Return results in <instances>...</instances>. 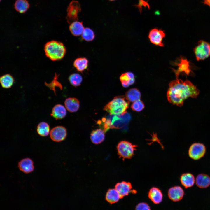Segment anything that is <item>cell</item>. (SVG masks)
I'll use <instances>...</instances> for the list:
<instances>
[{
	"label": "cell",
	"instance_id": "1",
	"mask_svg": "<svg viewBox=\"0 0 210 210\" xmlns=\"http://www.w3.org/2000/svg\"><path fill=\"white\" fill-rule=\"evenodd\" d=\"M167 92L168 101L174 105L180 107L184 101L189 97L196 98L199 90L190 81L176 79L171 81Z\"/></svg>",
	"mask_w": 210,
	"mask_h": 210
},
{
	"label": "cell",
	"instance_id": "2",
	"mask_svg": "<svg viewBox=\"0 0 210 210\" xmlns=\"http://www.w3.org/2000/svg\"><path fill=\"white\" fill-rule=\"evenodd\" d=\"M130 102L123 96L115 97L104 107V110L112 115L121 116L127 112Z\"/></svg>",
	"mask_w": 210,
	"mask_h": 210
},
{
	"label": "cell",
	"instance_id": "3",
	"mask_svg": "<svg viewBox=\"0 0 210 210\" xmlns=\"http://www.w3.org/2000/svg\"><path fill=\"white\" fill-rule=\"evenodd\" d=\"M44 50L46 56L54 61L62 59L66 52V48L63 44L55 40L47 42L44 46Z\"/></svg>",
	"mask_w": 210,
	"mask_h": 210
},
{
	"label": "cell",
	"instance_id": "4",
	"mask_svg": "<svg viewBox=\"0 0 210 210\" xmlns=\"http://www.w3.org/2000/svg\"><path fill=\"white\" fill-rule=\"evenodd\" d=\"M137 146L126 141H122L118 144L117 148L120 157L123 160L131 158L133 155Z\"/></svg>",
	"mask_w": 210,
	"mask_h": 210
},
{
	"label": "cell",
	"instance_id": "5",
	"mask_svg": "<svg viewBox=\"0 0 210 210\" xmlns=\"http://www.w3.org/2000/svg\"><path fill=\"white\" fill-rule=\"evenodd\" d=\"M194 51L197 61L204 60L210 55V44L203 40H200L194 48Z\"/></svg>",
	"mask_w": 210,
	"mask_h": 210
},
{
	"label": "cell",
	"instance_id": "6",
	"mask_svg": "<svg viewBox=\"0 0 210 210\" xmlns=\"http://www.w3.org/2000/svg\"><path fill=\"white\" fill-rule=\"evenodd\" d=\"M172 63L174 65L178 66L177 70L172 69L175 74L176 78H178L179 75L181 73H184L189 75L192 72L190 69L189 62L183 57H180Z\"/></svg>",
	"mask_w": 210,
	"mask_h": 210
},
{
	"label": "cell",
	"instance_id": "7",
	"mask_svg": "<svg viewBox=\"0 0 210 210\" xmlns=\"http://www.w3.org/2000/svg\"><path fill=\"white\" fill-rule=\"evenodd\" d=\"M81 11L79 3L77 1H73L70 2L67 9L66 18L68 22L71 24L78 20V15Z\"/></svg>",
	"mask_w": 210,
	"mask_h": 210
},
{
	"label": "cell",
	"instance_id": "8",
	"mask_svg": "<svg viewBox=\"0 0 210 210\" xmlns=\"http://www.w3.org/2000/svg\"><path fill=\"white\" fill-rule=\"evenodd\" d=\"M206 152L204 145L200 143H194L190 146L188 152L189 157L194 160H199L204 155Z\"/></svg>",
	"mask_w": 210,
	"mask_h": 210
},
{
	"label": "cell",
	"instance_id": "9",
	"mask_svg": "<svg viewBox=\"0 0 210 210\" xmlns=\"http://www.w3.org/2000/svg\"><path fill=\"white\" fill-rule=\"evenodd\" d=\"M164 31L157 28L151 29L149 32L148 38L153 44L160 46H164L162 40L165 37Z\"/></svg>",
	"mask_w": 210,
	"mask_h": 210
},
{
	"label": "cell",
	"instance_id": "10",
	"mask_svg": "<svg viewBox=\"0 0 210 210\" xmlns=\"http://www.w3.org/2000/svg\"><path fill=\"white\" fill-rule=\"evenodd\" d=\"M67 135L66 128L62 126H57L53 128L50 131V136L53 141L60 142L64 140Z\"/></svg>",
	"mask_w": 210,
	"mask_h": 210
},
{
	"label": "cell",
	"instance_id": "11",
	"mask_svg": "<svg viewBox=\"0 0 210 210\" xmlns=\"http://www.w3.org/2000/svg\"><path fill=\"white\" fill-rule=\"evenodd\" d=\"M184 192L182 188L180 186H176L170 188L168 192L169 199L174 202H178L183 198Z\"/></svg>",
	"mask_w": 210,
	"mask_h": 210
},
{
	"label": "cell",
	"instance_id": "12",
	"mask_svg": "<svg viewBox=\"0 0 210 210\" xmlns=\"http://www.w3.org/2000/svg\"><path fill=\"white\" fill-rule=\"evenodd\" d=\"M115 188L118 192L121 198L128 195L131 192H135L132 190V186L129 182L123 181L117 183L115 186Z\"/></svg>",
	"mask_w": 210,
	"mask_h": 210
},
{
	"label": "cell",
	"instance_id": "13",
	"mask_svg": "<svg viewBox=\"0 0 210 210\" xmlns=\"http://www.w3.org/2000/svg\"><path fill=\"white\" fill-rule=\"evenodd\" d=\"M18 166L19 169L25 174L31 173L34 169L33 161L29 158L22 159L18 162Z\"/></svg>",
	"mask_w": 210,
	"mask_h": 210
},
{
	"label": "cell",
	"instance_id": "14",
	"mask_svg": "<svg viewBox=\"0 0 210 210\" xmlns=\"http://www.w3.org/2000/svg\"><path fill=\"white\" fill-rule=\"evenodd\" d=\"M148 197L154 204H158L162 202L163 195L159 189L157 187H153L149 190Z\"/></svg>",
	"mask_w": 210,
	"mask_h": 210
},
{
	"label": "cell",
	"instance_id": "15",
	"mask_svg": "<svg viewBox=\"0 0 210 210\" xmlns=\"http://www.w3.org/2000/svg\"><path fill=\"white\" fill-rule=\"evenodd\" d=\"M66 114V111L64 107L60 104L55 105L52 108L51 116L56 120L64 118Z\"/></svg>",
	"mask_w": 210,
	"mask_h": 210
},
{
	"label": "cell",
	"instance_id": "16",
	"mask_svg": "<svg viewBox=\"0 0 210 210\" xmlns=\"http://www.w3.org/2000/svg\"><path fill=\"white\" fill-rule=\"evenodd\" d=\"M120 79L122 86L125 88L128 87L133 85L135 81L134 75L131 72L122 74L120 76Z\"/></svg>",
	"mask_w": 210,
	"mask_h": 210
},
{
	"label": "cell",
	"instance_id": "17",
	"mask_svg": "<svg viewBox=\"0 0 210 210\" xmlns=\"http://www.w3.org/2000/svg\"><path fill=\"white\" fill-rule=\"evenodd\" d=\"M64 105L66 109L71 112L77 111L80 107L79 100L73 97L66 99L64 102Z\"/></svg>",
	"mask_w": 210,
	"mask_h": 210
},
{
	"label": "cell",
	"instance_id": "18",
	"mask_svg": "<svg viewBox=\"0 0 210 210\" xmlns=\"http://www.w3.org/2000/svg\"><path fill=\"white\" fill-rule=\"evenodd\" d=\"M104 132L101 129L93 130L91 134L90 139L93 144H98L102 142L105 138Z\"/></svg>",
	"mask_w": 210,
	"mask_h": 210
},
{
	"label": "cell",
	"instance_id": "19",
	"mask_svg": "<svg viewBox=\"0 0 210 210\" xmlns=\"http://www.w3.org/2000/svg\"><path fill=\"white\" fill-rule=\"evenodd\" d=\"M195 182L198 187L202 188H206L210 185V177L205 174H200L197 176Z\"/></svg>",
	"mask_w": 210,
	"mask_h": 210
},
{
	"label": "cell",
	"instance_id": "20",
	"mask_svg": "<svg viewBox=\"0 0 210 210\" xmlns=\"http://www.w3.org/2000/svg\"><path fill=\"white\" fill-rule=\"evenodd\" d=\"M195 181L194 176L190 173H183L180 177L181 183L186 188L192 186L194 184Z\"/></svg>",
	"mask_w": 210,
	"mask_h": 210
},
{
	"label": "cell",
	"instance_id": "21",
	"mask_svg": "<svg viewBox=\"0 0 210 210\" xmlns=\"http://www.w3.org/2000/svg\"><path fill=\"white\" fill-rule=\"evenodd\" d=\"M85 28L82 22L76 21L70 24L69 29L72 34L75 36L82 34Z\"/></svg>",
	"mask_w": 210,
	"mask_h": 210
},
{
	"label": "cell",
	"instance_id": "22",
	"mask_svg": "<svg viewBox=\"0 0 210 210\" xmlns=\"http://www.w3.org/2000/svg\"><path fill=\"white\" fill-rule=\"evenodd\" d=\"M141 93L137 88H133L129 90L125 93V97L130 102H134L140 100Z\"/></svg>",
	"mask_w": 210,
	"mask_h": 210
},
{
	"label": "cell",
	"instance_id": "23",
	"mask_svg": "<svg viewBox=\"0 0 210 210\" xmlns=\"http://www.w3.org/2000/svg\"><path fill=\"white\" fill-rule=\"evenodd\" d=\"M121 198L120 195L115 188L109 189L106 195V199L111 203L117 202Z\"/></svg>",
	"mask_w": 210,
	"mask_h": 210
},
{
	"label": "cell",
	"instance_id": "24",
	"mask_svg": "<svg viewBox=\"0 0 210 210\" xmlns=\"http://www.w3.org/2000/svg\"><path fill=\"white\" fill-rule=\"evenodd\" d=\"M88 61L85 57L76 59L74 62V66L78 71L82 72L86 69L88 66Z\"/></svg>",
	"mask_w": 210,
	"mask_h": 210
},
{
	"label": "cell",
	"instance_id": "25",
	"mask_svg": "<svg viewBox=\"0 0 210 210\" xmlns=\"http://www.w3.org/2000/svg\"><path fill=\"white\" fill-rule=\"evenodd\" d=\"M0 82L2 88L8 89L11 88L13 86L14 79L11 75L6 74L1 76Z\"/></svg>",
	"mask_w": 210,
	"mask_h": 210
},
{
	"label": "cell",
	"instance_id": "26",
	"mask_svg": "<svg viewBox=\"0 0 210 210\" xmlns=\"http://www.w3.org/2000/svg\"><path fill=\"white\" fill-rule=\"evenodd\" d=\"M15 10L20 13L26 12L29 8L30 5L27 0H16L14 4Z\"/></svg>",
	"mask_w": 210,
	"mask_h": 210
},
{
	"label": "cell",
	"instance_id": "27",
	"mask_svg": "<svg viewBox=\"0 0 210 210\" xmlns=\"http://www.w3.org/2000/svg\"><path fill=\"white\" fill-rule=\"evenodd\" d=\"M37 132L40 136L44 137L48 135L50 133V127L47 123L44 122L39 123L37 126Z\"/></svg>",
	"mask_w": 210,
	"mask_h": 210
},
{
	"label": "cell",
	"instance_id": "28",
	"mask_svg": "<svg viewBox=\"0 0 210 210\" xmlns=\"http://www.w3.org/2000/svg\"><path fill=\"white\" fill-rule=\"evenodd\" d=\"M69 80L70 83L72 85L74 86H78L81 84L83 78L82 76L79 74L75 73L70 76Z\"/></svg>",
	"mask_w": 210,
	"mask_h": 210
},
{
	"label": "cell",
	"instance_id": "29",
	"mask_svg": "<svg viewBox=\"0 0 210 210\" xmlns=\"http://www.w3.org/2000/svg\"><path fill=\"white\" fill-rule=\"evenodd\" d=\"M81 36L83 39L88 41H92L95 37V34L94 32L89 28H86L84 29Z\"/></svg>",
	"mask_w": 210,
	"mask_h": 210
},
{
	"label": "cell",
	"instance_id": "30",
	"mask_svg": "<svg viewBox=\"0 0 210 210\" xmlns=\"http://www.w3.org/2000/svg\"><path fill=\"white\" fill-rule=\"evenodd\" d=\"M144 107V103L140 100L133 102L131 106V108L132 110L137 112L141 111Z\"/></svg>",
	"mask_w": 210,
	"mask_h": 210
},
{
	"label": "cell",
	"instance_id": "31",
	"mask_svg": "<svg viewBox=\"0 0 210 210\" xmlns=\"http://www.w3.org/2000/svg\"><path fill=\"white\" fill-rule=\"evenodd\" d=\"M135 210H151L149 205L146 203L142 202L139 203L136 206Z\"/></svg>",
	"mask_w": 210,
	"mask_h": 210
},
{
	"label": "cell",
	"instance_id": "32",
	"mask_svg": "<svg viewBox=\"0 0 210 210\" xmlns=\"http://www.w3.org/2000/svg\"><path fill=\"white\" fill-rule=\"evenodd\" d=\"M109 0V1H115V0Z\"/></svg>",
	"mask_w": 210,
	"mask_h": 210
},
{
	"label": "cell",
	"instance_id": "33",
	"mask_svg": "<svg viewBox=\"0 0 210 210\" xmlns=\"http://www.w3.org/2000/svg\"></svg>",
	"mask_w": 210,
	"mask_h": 210
}]
</instances>
